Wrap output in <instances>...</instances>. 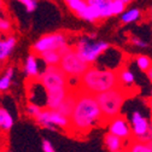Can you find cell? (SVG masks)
I'll return each instance as SVG.
<instances>
[{
  "mask_svg": "<svg viewBox=\"0 0 152 152\" xmlns=\"http://www.w3.org/2000/svg\"><path fill=\"white\" fill-rule=\"evenodd\" d=\"M97 123L104 124L96 94L79 88L77 99L70 116V127L68 130L75 134H87Z\"/></svg>",
  "mask_w": 152,
  "mask_h": 152,
  "instance_id": "obj_1",
  "label": "cell"
},
{
  "mask_svg": "<svg viewBox=\"0 0 152 152\" xmlns=\"http://www.w3.org/2000/svg\"><path fill=\"white\" fill-rule=\"evenodd\" d=\"M117 86H120L117 71L89 66L87 71L80 77L79 88L92 94H98Z\"/></svg>",
  "mask_w": 152,
  "mask_h": 152,
  "instance_id": "obj_2",
  "label": "cell"
},
{
  "mask_svg": "<svg viewBox=\"0 0 152 152\" xmlns=\"http://www.w3.org/2000/svg\"><path fill=\"white\" fill-rule=\"evenodd\" d=\"M132 96V91L126 89L123 86H117L115 88L107 89L105 92L96 94V98L98 100V104L102 110L103 122L109 123L112 118L120 115L121 107L127 99V97Z\"/></svg>",
  "mask_w": 152,
  "mask_h": 152,
  "instance_id": "obj_3",
  "label": "cell"
},
{
  "mask_svg": "<svg viewBox=\"0 0 152 152\" xmlns=\"http://www.w3.org/2000/svg\"><path fill=\"white\" fill-rule=\"evenodd\" d=\"M109 47L110 45L107 42L94 41L93 39H89V37H81L75 45L76 52L80 54L82 59H85L89 64L96 62L99 58V56L103 54Z\"/></svg>",
  "mask_w": 152,
  "mask_h": 152,
  "instance_id": "obj_4",
  "label": "cell"
},
{
  "mask_svg": "<svg viewBox=\"0 0 152 152\" xmlns=\"http://www.w3.org/2000/svg\"><path fill=\"white\" fill-rule=\"evenodd\" d=\"M39 81L47 91L69 87V76L61 68V65H47L42 74L39 76Z\"/></svg>",
  "mask_w": 152,
  "mask_h": 152,
  "instance_id": "obj_5",
  "label": "cell"
},
{
  "mask_svg": "<svg viewBox=\"0 0 152 152\" xmlns=\"http://www.w3.org/2000/svg\"><path fill=\"white\" fill-rule=\"evenodd\" d=\"M59 65L69 77H81L89 68V63L81 58L80 54L76 52L75 47L62 57Z\"/></svg>",
  "mask_w": 152,
  "mask_h": 152,
  "instance_id": "obj_6",
  "label": "cell"
},
{
  "mask_svg": "<svg viewBox=\"0 0 152 152\" xmlns=\"http://www.w3.org/2000/svg\"><path fill=\"white\" fill-rule=\"evenodd\" d=\"M64 45H66V36L64 33H61V31L51 33V34H46V35L41 36L40 39L33 45L31 52L40 54L45 51L58 50Z\"/></svg>",
  "mask_w": 152,
  "mask_h": 152,
  "instance_id": "obj_7",
  "label": "cell"
},
{
  "mask_svg": "<svg viewBox=\"0 0 152 152\" xmlns=\"http://www.w3.org/2000/svg\"><path fill=\"white\" fill-rule=\"evenodd\" d=\"M36 121L39 124H41L42 127L50 130H56L57 127L66 128V129H69L70 127V118L62 115L57 110H52V109L42 110L40 115L37 116Z\"/></svg>",
  "mask_w": 152,
  "mask_h": 152,
  "instance_id": "obj_8",
  "label": "cell"
},
{
  "mask_svg": "<svg viewBox=\"0 0 152 152\" xmlns=\"http://www.w3.org/2000/svg\"><path fill=\"white\" fill-rule=\"evenodd\" d=\"M109 132L123 140H130L133 138V132L130 130V127L128 126L126 118L121 115L116 116L109 122Z\"/></svg>",
  "mask_w": 152,
  "mask_h": 152,
  "instance_id": "obj_9",
  "label": "cell"
},
{
  "mask_svg": "<svg viewBox=\"0 0 152 152\" xmlns=\"http://www.w3.org/2000/svg\"><path fill=\"white\" fill-rule=\"evenodd\" d=\"M70 91V87H62V88H57L52 91L46 92V109H52L56 110L59 106V104L66 98L68 93Z\"/></svg>",
  "mask_w": 152,
  "mask_h": 152,
  "instance_id": "obj_10",
  "label": "cell"
},
{
  "mask_svg": "<svg viewBox=\"0 0 152 152\" xmlns=\"http://www.w3.org/2000/svg\"><path fill=\"white\" fill-rule=\"evenodd\" d=\"M150 123L144 116H141V113L139 111L133 112V116H132V127H133V138L134 139H140L145 133L147 132Z\"/></svg>",
  "mask_w": 152,
  "mask_h": 152,
  "instance_id": "obj_11",
  "label": "cell"
},
{
  "mask_svg": "<svg viewBox=\"0 0 152 152\" xmlns=\"http://www.w3.org/2000/svg\"><path fill=\"white\" fill-rule=\"evenodd\" d=\"M77 91H79V88L77 89L70 88L66 98L59 104V106L57 107L56 110L58 111V112H61L62 115H64V116H66V117L70 118L71 113L74 111V107H75V104H76V99H77Z\"/></svg>",
  "mask_w": 152,
  "mask_h": 152,
  "instance_id": "obj_12",
  "label": "cell"
},
{
  "mask_svg": "<svg viewBox=\"0 0 152 152\" xmlns=\"http://www.w3.org/2000/svg\"><path fill=\"white\" fill-rule=\"evenodd\" d=\"M88 5L96 6L99 9L102 18H109L112 16V11H111V5L113 0H86Z\"/></svg>",
  "mask_w": 152,
  "mask_h": 152,
  "instance_id": "obj_13",
  "label": "cell"
},
{
  "mask_svg": "<svg viewBox=\"0 0 152 152\" xmlns=\"http://www.w3.org/2000/svg\"><path fill=\"white\" fill-rule=\"evenodd\" d=\"M104 142H105V146L109 148L110 152H117L118 150H122L123 139H121L120 137H117L115 134H112L111 132H109L104 137Z\"/></svg>",
  "mask_w": 152,
  "mask_h": 152,
  "instance_id": "obj_14",
  "label": "cell"
},
{
  "mask_svg": "<svg viewBox=\"0 0 152 152\" xmlns=\"http://www.w3.org/2000/svg\"><path fill=\"white\" fill-rule=\"evenodd\" d=\"M24 70L26 74L31 79H39V66H37V62L35 58V53H30L28 56V58L26 61V65H24Z\"/></svg>",
  "mask_w": 152,
  "mask_h": 152,
  "instance_id": "obj_15",
  "label": "cell"
},
{
  "mask_svg": "<svg viewBox=\"0 0 152 152\" xmlns=\"http://www.w3.org/2000/svg\"><path fill=\"white\" fill-rule=\"evenodd\" d=\"M39 56L46 65H59L61 61H62V56L58 52V50L45 51V52L40 53Z\"/></svg>",
  "mask_w": 152,
  "mask_h": 152,
  "instance_id": "obj_16",
  "label": "cell"
},
{
  "mask_svg": "<svg viewBox=\"0 0 152 152\" xmlns=\"http://www.w3.org/2000/svg\"><path fill=\"white\" fill-rule=\"evenodd\" d=\"M15 45H16V39L13 36H9L7 39H5V40H3L1 42H0V59H1L3 62L10 56Z\"/></svg>",
  "mask_w": 152,
  "mask_h": 152,
  "instance_id": "obj_17",
  "label": "cell"
},
{
  "mask_svg": "<svg viewBox=\"0 0 152 152\" xmlns=\"http://www.w3.org/2000/svg\"><path fill=\"white\" fill-rule=\"evenodd\" d=\"M79 17H81L82 20L88 21V22H97V21H99V20H103L99 9L96 7V6H92V5H88V6L86 7V10H85Z\"/></svg>",
  "mask_w": 152,
  "mask_h": 152,
  "instance_id": "obj_18",
  "label": "cell"
},
{
  "mask_svg": "<svg viewBox=\"0 0 152 152\" xmlns=\"http://www.w3.org/2000/svg\"><path fill=\"white\" fill-rule=\"evenodd\" d=\"M13 126V118L10 115V112L1 107L0 109V127H1L5 132H9L11 129V127Z\"/></svg>",
  "mask_w": 152,
  "mask_h": 152,
  "instance_id": "obj_19",
  "label": "cell"
},
{
  "mask_svg": "<svg viewBox=\"0 0 152 152\" xmlns=\"http://www.w3.org/2000/svg\"><path fill=\"white\" fill-rule=\"evenodd\" d=\"M129 142L130 144L128 145V148H127L129 152H150L148 145L145 141H141V140L132 138L129 140Z\"/></svg>",
  "mask_w": 152,
  "mask_h": 152,
  "instance_id": "obj_20",
  "label": "cell"
},
{
  "mask_svg": "<svg viewBox=\"0 0 152 152\" xmlns=\"http://www.w3.org/2000/svg\"><path fill=\"white\" fill-rule=\"evenodd\" d=\"M141 17V12L138 9H130L126 12H123L121 15V21L123 23H132V22H135L138 21L139 18Z\"/></svg>",
  "mask_w": 152,
  "mask_h": 152,
  "instance_id": "obj_21",
  "label": "cell"
},
{
  "mask_svg": "<svg viewBox=\"0 0 152 152\" xmlns=\"http://www.w3.org/2000/svg\"><path fill=\"white\" fill-rule=\"evenodd\" d=\"M64 1L68 4V6L74 11L76 12L79 16L86 10V7L88 6L86 0H64Z\"/></svg>",
  "mask_w": 152,
  "mask_h": 152,
  "instance_id": "obj_22",
  "label": "cell"
},
{
  "mask_svg": "<svg viewBox=\"0 0 152 152\" xmlns=\"http://www.w3.org/2000/svg\"><path fill=\"white\" fill-rule=\"evenodd\" d=\"M117 72H118V79H120L121 86H129L130 83L134 82V75H133L128 69L122 68Z\"/></svg>",
  "mask_w": 152,
  "mask_h": 152,
  "instance_id": "obj_23",
  "label": "cell"
},
{
  "mask_svg": "<svg viewBox=\"0 0 152 152\" xmlns=\"http://www.w3.org/2000/svg\"><path fill=\"white\" fill-rule=\"evenodd\" d=\"M13 72H15V69L13 68H9L6 70V72L4 74V76L0 80V89L1 91H6L10 85H11V80H12V76H13Z\"/></svg>",
  "mask_w": 152,
  "mask_h": 152,
  "instance_id": "obj_24",
  "label": "cell"
},
{
  "mask_svg": "<svg viewBox=\"0 0 152 152\" xmlns=\"http://www.w3.org/2000/svg\"><path fill=\"white\" fill-rule=\"evenodd\" d=\"M137 64H138L139 69L142 70V71H147L148 69L152 68V62H151V59L148 58L147 56H144V54H139V56L137 57Z\"/></svg>",
  "mask_w": 152,
  "mask_h": 152,
  "instance_id": "obj_25",
  "label": "cell"
},
{
  "mask_svg": "<svg viewBox=\"0 0 152 152\" xmlns=\"http://www.w3.org/2000/svg\"><path fill=\"white\" fill-rule=\"evenodd\" d=\"M126 10V3L122 0H113L112 5H111V11H112V16L116 15H122Z\"/></svg>",
  "mask_w": 152,
  "mask_h": 152,
  "instance_id": "obj_26",
  "label": "cell"
},
{
  "mask_svg": "<svg viewBox=\"0 0 152 152\" xmlns=\"http://www.w3.org/2000/svg\"><path fill=\"white\" fill-rule=\"evenodd\" d=\"M41 111H42V109H41L39 105L34 104V103H30V104L27 106V112H28V115L31 116V117H34L35 120H36L37 116H39L40 113H41Z\"/></svg>",
  "mask_w": 152,
  "mask_h": 152,
  "instance_id": "obj_27",
  "label": "cell"
},
{
  "mask_svg": "<svg viewBox=\"0 0 152 152\" xmlns=\"http://www.w3.org/2000/svg\"><path fill=\"white\" fill-rule=\"evenodd\" d=\"M17 1H20V3H22L24 5L27 12H33L37 7V4H36L35 0H17Z\"/></svg>",
  "mask_w": 152,
  "mask_h": 152,
  "instance_id": "obj_28",
  "label": "cell"
},
{
  "mask_svg": "<svg viewBox=\"0 0 152 152\" xmlns=\"http://www.w3.org/2000/svg\"><path fill=\"white\" fill-rule=\"evenodd\" d=\"M139 140H141V141H145V142H147V141H150V140H152V122L150 123V127H148V129H147V132L145 133V134L139 139Z\"/></svg>",
  "mask_w": 152,
  "mask_h": 152,
  "instance_id": "obj_29",
  "label": "cell"
},
{
  "mask_svg": "<svg viewBox=\"0 0 152 152\" xmlns=\"http://www.w3.org/2000/svg\"><path fill=\"white\" fill-rule=\"evenodd\" d=\"M0 29H1L3 33L9 31L11 29V23L7 20H5V18H1V21H0Z\"/></svg>",
  "mask_w": 152,
  "mask_h": 152,
  "instance_id": "obj_30",
  "label": "cell"
},
{
  "mask_svg": "<svg viewBox=\"0 0 152 152\" xmlns=\"http://www.w3.org/2000/svg\"><path fill=\"white\" fill-rule=\"evenodd\" d=\"M42 150H44V152H56L54 148H53V146L51 145V142L47 139H44L42 140Z\"/></svg>",
  "mask_w": 152,
  "mask_h": 152,
  "instance_id": "obj_31",
  "label": "cell"
},
{
  "mask_svg": "<svg viewBox=\"0 0 152 152\" xmlns=\"http://www.w3.org/2000/svg\"><path fill=\"white\" fill-rule=\"evenodd\" d=\"M132 42H133V45H135V46H138V47H142V48L147 47V42H145L144 40L138 39V37H133Z\"/></svg>",
  "mask_w": 152,
  "mask_h": 152,
  "instance_id": "obj_32",
  "label": "cell"
},
{
  "mask_svg": "<svg viewBox=\"0 0 152 152\" xmlns=\"http://www.w3.org/2000/svg\"><path fill=\"white\" fill-rule=\"evenodd\" d=\"M146 72H147V76H148V79H150V81L152 82V68H151V69H148V70H147Z\"/></svg>",
  "mask_w": 152,
  "mask_h": 152,
  "instance_id": "obj_33",
  "label": "cell"
},
{
  "mask_svg": "<svg viewBox=\"0 0 152 152\" xmlns=\"http://www.w3.org/2000/svg\"><path fill=\"white\" fill-rule=\"evenodd\" d=\"M147 145H148V148H150V152H152V140L147 141Z\"/></svg>",
  "mask_w": 152,
  "mask_h": 152,
  "instance_id": "obj_34",
  "label": "cell"
},
{
  "mask_svg": "<svg viewBox=\"0 0 152 152\" xmlns=\"http://www.w3.org/2000/svg\"><path fill=\"white\" fill-rule=\"evenodd\" d=\"M122 1H124L126 4H128V3H130V1H132V0H122Z\"/></svg>",
  "mask_w": 152,
  "mask_h": 152,
  "instance_id": "obj_35",
  "label": "cell"
},
{
  "mask_svg": "<svg viewBox=\"0 0 152 152\" xmlns=\"http://www.w3.org/2000/svg\"><path fill=\"white\" fill-rule=\"evenodd\" d=\"M150 107H151V109H152V99H151V100H150Z\"/></svg>",
  "mask_w": 152,
  "mask_h": 152,
  "instance_id": "obj_36",
  "label": "cell"
},
{
  "mask_svg": "<svg viewBox=\"0 0 152 152\" xmlns=\"http://www.w3.org/2000/svg\"><path fill=\"white\" fill-rule=\"evenodd\" d=\"M151 97H152V89H151Z\"/></svg>",
  "mask_w": 152,
  "mask_h": 152,
  "instance_id": "obj_37",
  "label": "cell"
},
{
  "mask_svg": "<svg viewBox=\"0 0 152 152\" xmlns=\"http://www.w3.org/2000/svg\"><path fill=\"white\" fill-rule=\"evenodd\" d=\"M7 152H9V151H7Z\"/></svg>",
  "mask_w": 152,
  "mask_h": 152,
  "instance_id": "obj_38",
  "label": "cell"
}]
</instances>
